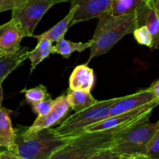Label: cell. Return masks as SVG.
<instances>
[{
    "label": "cell",
    "mask_w": 159,
    "mask_h": 159,
    "mask_svg": "<svg viewBox=\"0 0 159 159\" xmlns=\"http://www.w3.org/2000/svg\"><path fill=\"white\" fill-rule=\"evenodd\" d=\"M97 19V26L90 40V54L86 64L94 57L108 53L121 39L132 34L138 27L134 11L117 16L107 11Z\"/></svg>",
    "instance_id": "obj_1"
},
{
    "label": "cell",
    "mask_w": 159,
    "mask_h": 159,
    "mask_svg": "<svg viewBox=\"0 0 159 159\" xmlns=\"http://www.w3.org/2000/svg\"><path fill=\"white\" fill-rule=\"evenodd\" d=\"M120 130H122L84 132L71 138L48 159H89L111 148Z\"/></svg>",
    "instance_id": "obj_2"
},
{
    "label": "cell",
    "mask_w": 159,
    "mask_h": 159,
    "mask_svg": "<svg viewBox=\"0 0 159 159\" xmlns=\"http://www.w3.org/2000/svg\"><path fill=\"white\" fill-rule=\"evenodd\" d=\"M16 131V149L13 153L23 159H48L71 140L57 136L53 127L31 134H25L22 130Z\"/></svg>",
    "instance_id": "obj_3"
},
{
    "label": "cell",
    "mask_w": 159,
    "mask_h": 159,
    "mask_svg": "<svg viewBox=\"0 0 159 159\" xmlns=\"http://www.w3.org/2000/svg\"><path fill=\"white\" fill-rule=\"evenodd\" d=\"M121 97L98 101L86 110L76 112L67 117L58 127L53 128L57 136L71 139L84 133L85 129L92 124L109 117L111 107Z\"/></svg>",
    "instance_id": "obj_4"
},
{
    "label": "cell",
    "mask_w": 159,
    "mask_h": 159,
    "mask_svg": "<svg viewBox=\"0 0 159 159\" xmlns=\"http://www.w3.org/2000/svg\"><path fill=\"white\" fill-rule=\"evenodd\" d=\"M159 132V122L149 120L138 123L120 130L110 151L118 155L145 156L146 145L154 135Z\"/></svg>",
    "instance_id": "obj_5"
},
{
    "label": "cell",
    "mask_w": 159,
    "mask_h": 159,
    "mask_svg": "<svg viewBox=\"0 0 159 159\" xmlns=\"http://www.w3.org/2000/svg\"><path fill=\"white\" fill-rule=\"evenodd\" d=\"M58 0H15L12 9V18L21 28L25 37H30L39 22L46 12Z\"/></svg>",
    "instance_id": "obj_6"
},
{
    "label": "cell",
    "mask_w": 159,
    "mask_h": 159,
    "mask_svg": "<svg viewBox=\"0 0 159 159\" xmlns=\"http://www.w3.org/2000/svg\"><path fill=\"white\" fill-rule=\"evenodd\" d=\"M158 103L159 102H152L130 111L109 116L99 122L90 125L85 129V132L124 130L138 123L148 121L149 120L153 110L158 105Z\"/></svg>",
    "instance_id": "obj_7"
},
{
    "label": "cell",
    "mask_w": 159,
    "mask_h": 159,
    "mask_svg": "<svg viewBox=\"0 0 159 159\" xmlns=\"http://www.w3.org/2000/svg\"><path fill=\"white\" fill-rule=\"evenodd\" d=\"M137 26H146L153 37V50L159 43V0H144L134 10Z\"/></svg>",
    "instance_id": "obj_8"
},
{
    "label": "cell",
    "mask_w": 159,
    "mask_h": 159,
    "mask_svg": "<svg viewBox=\"0 0 159 159\" xmlns=\"http://www.w3.org/2000/svg\"><path fill=\"white\" fill-rule=\"evenodd\" d=\"M70 107L66 96L62 95L54 99V103L51 111L43 116H38L32 125L27 129L22 130L25 134H31L46 128H51L61 121L69 112Z\"/></svg>",
    "instance_id": "obj_9"
},
{
    "label": "cell",
    "mask_w": 159,
    "mask_h": 159,
    "mask_svg": "<svg viewBox=\"0 0 159 159\" xmlns=\"http://www.w3.org/2000/svg\"><path fill=\"white\" fill-rule=\"evenodd\" d=\"M23 37L21 28L12 19L0 25V56L12 55L18 52Z\"/></svg>",
    "instance_id": "obj_10"
},
{
    "label": "cell",
    "mask_w": 159,
    "mask_h": 159,
    "mask_svg": "<svg viewBox=\"0 0 159 159\" xmlns=\"http://www.w3.org/2000/svg\"><path fill=\"white\" fill-rule=\"evenodd\" d=\"M71 6L77 7L71 26L97 18L108 11L112 0H71Z\"/></svg>",
    "instance_id": "obj_11"
},
{
    "label": "cell",
    "mask_w": 159,
    "mask_h": 159,
    "mask_svg": "<svg viewBox=\"0 0 159 159\" xmlns=\"http://www.w3.org/2000/svg\"><path fill=\"white\" fill-rule=\"evenodd\" d=\"M152 102H159V99L155 97L148 88L145 89L134 94L121 97L111 107L109 116L130 111Z\"/></svg>",
    "instance_id": "obj_12"
},
{
    "label": "cell",
    "mask_w": 159,
    "mask_h": 159,
    "mask_svg": "<svg viewBox=\"0 0 159 159\" xmlns=\"http://www.w3.org/2000/svg\"><path fill=\"white\" fill-rule=\"evenodd\" d=\"M95 83V74L88 64L78 65L69 78V89L91 92Z\"/></svg>",
    "instance_id": "obj_13"
},
{
    "label": "cell",
    "mask_w": 159,
    "mask_h": 159,
    "mask_svg": "<svg viewBox=\"0 0 159 159\" xmlns=\"http://www.w3.org/2000/svg\"><path fill=\"white\" fill-rule=\"evenodd\" d=\"M11 110L2 107L0 110V148L14 152L16 131L12 127Z\"/></svg>",
    "instance_id": "obj_14"
},
{
    "label": "cell",
    "mask_w": 159,
    "mask_h": 159,
    "mask_svg": "<svg viewBox=\"0 0 159 159\" xmlns=\"http://www.w3.org/2000/svg\"><path fill=\"white\" fill-rule=\"evenodd\" d=\"M30 50L26 47L20 48L16 54L9 56H0V84L6 78L27 59Z\"/></svg>",
    "instance_id": "obj_15"
},
{
    "label": "cell",
    "mask_w": 159,
    "mask_h": 159,
    "mask_svg": "<svg viewBox=\"0 0 159 159\" xmlns=\"http://www.w3.org/2000/svg\"><path fill=\"white\" fill-rule=\"evenodd\" d=\"M76 9H77V7L75 6H71V9H70L68 13L57 24L54 25L53 27H51L46 32L43 33L40 35H34L33 37L36 38L37 40L47 39V40H50L53 43V42H56L57 40H59L61 37H65L68 28L71 26V23L73 20V17H74V14Z\"/></svg>",
    "instance_id": "obj_16"
},
{
    "label": "cell",
    "mask_w": 159,
    "mask_h": 159,
    "mask_svg": "<svg viewBox=\"0 0 159 159\" xmlns=\"http://www.w3.org/2000/svg\"><path fill=\"white\" fill-rule=\"evenodd\" d=\"M65 96L70 109H72L75 113L86 110L97 102L90 92L68 89Z\"/></svg>",
    "instance_id": "obj_17"
},
{
    "label": "cell",
    "mask_w": 159,
    "mask_h": 159,
    "mask_svg": "<svg viewBox=\"0 0 159 159\" xmlns=\"http://www.w3.org/2000/svg\"><path fill=\"white\" fill-rule=\"evenodd\" d=\"M91 41L85 42H73L67 40L65 37H61L56 41V44L53 45L52 54H60L65 58H68L73 52H82L87 48L91 47Z\"/></svg>",
    "instance_id": "obj_18"
},
{
    "label": "cell",
    "mask_w": 159,
    "mask_h": 159,
    "mask_svg": "<svg viewBox=\"0 0 159 159\" xmlns=\"http://www.w3.org/2000/svg\"><path fill=\"white\" fill-rule=\"evenodd\" d=\"M37 40L38 42L36 48L33 51H30L27 57L31 63L30 72L37 68L39 64L52 54V42L47 39H40Z\"/></svg>",
    "instance_id": "obj_19"
},
{
    "label": "cell",
    "mask_w": 159,
    "mask_h": 159,
    "mask_svg": "<svg viewBox=\"0 0 159 159\" xmlns=\"http://www.w3.org/2000/svg\"><path fill=\"white\" fill-rule=\"evenodd\" d=\"M144 1V0H112L108 12L114 16L130 13Z\"/></svg>",
    "instance_id": "obj_20"
},
{
    "label": "cell",
    "mask_w": 159,
    "mask_h": 159,
    "mask_svg": "<svg viewBox=\"0 0 159 159\" xmlns=\"http://www.w3.org/2000/svg\"><path fill=\"white\" fill-rule=\"evenodd\" d=\"M21 93H24L26 102L30 104L37 101L43 100L51 96L47 88L43 85H39L35 88L29 89H23L22 90Z\"/></svg>",
    "instance_id": "obj_21"
},
{
    "label": "cell",
    "mask_w": 159,
    "mask_h": 159,
    "mask_svg": "<svg viewBox=\"0 0 159 159\" xmlns=\"http://www.w3.org/2000/svg\"><path fill=\"white\" fill-rule=\"evenodd\" d=\"M134 37L135 40L138 42V43L141 45H144L146 47H148L152 50H153V37L151 34L150 31L147 28L146 26H141L137 27L132 33Z\"/></svg>",
    "instance_id": "obj_22"
},
{
    "label": "cell",
    "mask_w": 159,
    "mask_h": 159,
    "mask_svg": "<svg viewBox=\"0 0 159 159\" xmlns=\"http://www.w3.org/2000/svg\"><path fill=\"white\" fill-rule=\"evenodd\" d=\"M54 103V99H52L50 96L43 100L34 102L31 104V106H32V110L34 113H37V116H43L51 111Z\"/></svg>",
    "instance_id": "obj_23"
},
{
    "label": "cell",
    "mask_w": 159,
    "mask_h": 159,
    "mask_svg": "<svg viewBox=\"0 0 159 159\" xmlns=\"http://www.w3.org/2000/svg\"><path fill=\"white\" fill-rule=\"evenodd\" d=\"M145 156L148 159H159V132L154 135L146 145Z\"/></svg>",
    "instance_id": "obj_24"
},
{
    "label": "cell",
    "mask_w": 159,
    "mask_h": 159,
    "mask_svg": "<svg viewBox=\"0 0 159 159\" xmlns=\"http://www.w3.org/2000/svg\"><path fill=\"white\" fill-rule=\"evenodd\" d=\"M120 156V155H116V154L111 152L110 149H108V150L103 151V152H101L99 153L96 154L94 156L89 159H117L119 158Z\"/></svg>",
    "instance_id": "obj_25"
},
{
    "label": "cell",
    "mask_w": 159,
    "mask_h": 159,
    "mask_svg": "<svg viewBox=\"0 0 159 159\" xmlns=\"http://www.w3.org/2000/svg\"><path fill=\"white\" fill-rule=\"evenodd\" d=\"M14 2L15 0H0V13L11 10Z\"/></svg>",
    "instance_id": "obj_26"
},
{
    "label": "cell",
    "mask_w": 159,
    "mask_h": 159,
    "mask_svg": "<svg viewBox=\"0 0 159 159\" xmlns=\"http://www.w3.org/2000/svg\"><path fill=\"white\" fill-rule=\"evenodd\" d=\"M0 159H23V158H22L21 157L17 155L16 154L7 150V149H4V150L0 152Z\"/></svg>",
    "instance_id": "obj_27"
},
{
    "label": "cell",
    "mask_w": 159,
    "mask_h": 159,
    "mask_svg": "<svg viewBox=\"0 0 159 159\" xmlns=\"http://www.w3.org/2000/svg\"><path fill=\"white\" fill-rule=\"evenodd\" d=\"M149 89L152 91V93L155 95V96L156 98L159 99V80L155 81L152 83L151 86L149 87Z\"/></svg>",
    "instance_id": "obj_28"
},
{
    "label": "cell",
    "mask_w": 159,
    "mask_h": 159,
    "mask_svg": "<svg viewBox=\"0 0 159 159\" xmlns=\"http://www.w3.org/2000/svg\"><path fill=\"white\" fill-rule=\"evenodd\" d=\"M3 98H4V92H3L2 83L0 84V110L2 108V104Z\"/></svg>",
    "instance_id": "obj_29"
},
{
    "label": "cell",
    "mask_w": 159,
    "mask_h": 159,
    "mask_svg": "<svg viewBox=\"0 0 159 159\" xmlns=\"http://www.w3.org/2000/svg\"><path fill=\"white\" fill-rule=\"evenodd\" d=\"M134 156H130V155H120L119 158L117 159H134Z\"/></svg>",
    "instance_id": "obj_30"
},
{
    "label": "cell",
    "mask_w": 159,
    "mask_h": 159,
    "mask_svg": "<svg viewBox=\"0 0 159 159\" xmlns=\"http://www.w3.org/2000/svg\"><path fill=\"white\" fill-rule=\"evenodd\" d=\"M134 159H148V158L144 155H139V156H136Z\"/></svg>",
    "instance_id": "obj_31"
},
{
    "label": "cell",
    "mask_w": 159,
    "mask_h": 159,
    "mask_svg": "<svg viewBox=\"0 0 159 159\" xmlns=\"http://www.w3.org/2000/svg\"><path fill=\"white\" fill-rule=\"evenodd\" d=\"M60 2H70L71 0H58Z\"/></svg>",
    "instance_id": "obj_32"
},
{
    "label": "cell",
    "mask_w": 159,
    "mask_h": 159,
    "mask_svg": "<svg viewBox=\"0 0 159 159\" xmlns=\"http://www.w3.org/2000/svg\"><path fill=\"white\" fill-rule=\"evenodd\" d=\"M2 150H4V148H0V152H1V151H2Z\"/></svg>",
    "instance_id": "obj_33"
}]
</instances>
